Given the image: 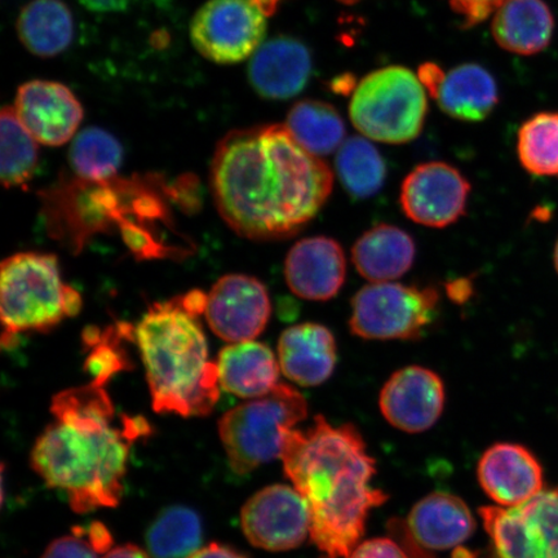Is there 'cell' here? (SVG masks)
<instances>
[{
    "instance_id": "cell-1",
    "label": "cell",
    "mask_w": 558,
    "mask_h": 558,
    "mask_svg": "<svg viewBox=\"0 0 558 558\" xmlns=\"http://www.w3.org/2000/svg\"><path fill=\"white\" fill-rule=\"evenodd\" d=\"M333 174L284 124L230 132L216 148L211 191L227 225L243 239L296 235L330 198Z\"/></svg>"
},
{
    "instance_id": "cell-2",
    "label": "cell",
    "mask_w": 558,
    "mask_h": 558,
    "mask_svg": "<svg viewBox=\"0 0 558 558\" xmlns=\"http://www.w3.org/2000/svg\"><path fill=\"white\" fill-rule=\"evenodd\" d=\"M105 387L93 380L56 395L54 421L32 451L34 471L47 485L64 492L78 513L120 504L131 446L150 434L142 416L122 415L116 422Z\"/></svg>"
},
{
    "instance_id": "cell-3",
    "label": "cell",
    "mask_w": 558,
    "mask_h": 558,
    "mask_svg": "<svg viewBox=\"0 0 558 558\" xmlns=\"http://www.w3.org/2000/svg\"><path fill=\"white\" fill-rule=\"evenodd\" d=\"M286 476L311 509V538L329 558L349 557L365 533L369 509L388 495L369 487L375 460L353 424L332 427L323 415L284 438Z\"/></svg>"
},
{
    "instance_id": "cell-4",
    "label": "cell",
    "mask_w": 558,
    "mask_h": 558,
    "mask_svg": "<svg viewBox=\"0 0 558 558\" xmlns=\"http://www.w3.org/2000/svg\"><path fill=\"white\" fill-rule=\"evenodd\" d=\"M197 317L178 298L153 305L136 326L135 339L157 413L205 416L219 400L218 364L209 361Z\"/></svg>"
},
{
    "instance_id": "cell-5",
    "label": "cell",
    "mask_w": 558,
    "mask_h": 558,
    "mask_svg": "<svg viewBox=\"0 0 558 558\" xmlns=\"http://www.w3.org/2000/svg\"><path fill=\"white\" fill-rule=\"evenodd\" d=\"M82 308L78 291L62 281L56 256L20 253L2 264L0 316L3 347H12L20 333L47 331Z\"/></svg>"
},
{
    "instance_id": "cell-6",
    "label": "cell",
    "mask_w": 558,
    "mask_h": 558,
    "mask_svg": "<svg viewBox=\"0 0 558 558\" xmlns=\"http://www.w3.org/2000/svg\"><path fill=\"white\" fill-rule=\"evenodd\" d=\"M306 415L304 396L288 384L229 410L220 418L219 435L232 470L246 474L281 458L286 436Z\"/></svg>"
},
{
    "instance_id": "cell-7",
    "label": "cell",
    "mask_w": 558,
    "mask_h": 558,
    "mask_svg": "<svg viewBox=\"0 0 558 558\" xmlns=\"http://www.w3.org/2000/svg\"><path fill=\"white\" fill-rule=\"evenodd\" d=\"M428 93L410 69L392 65L372 72L354 88L349 118L374 142L401 145L422 134Z\"/></svg>"
},
{
    "instance_id": "cell-8",
    "label": "cell",
    "mask_w": 558,
    "mask_h": 558,
    "mask_svg": "<svg viewBox=\"0 0 558 558\" xmlns=\"http://www.w3.org/2000/svg\"><path fill=\"white\" fill-rule=\"evenodd\" d=\"M349 327L365 340H414L435 323L439 294L435 288L369 283L352 299Z\"/></svg>"
},
{
    "instance_id": "cell-9",
    "label": "cell",
    "mask_w": 558,
    "mask_h": 558,
    "mask_svg": "<svg viewBox=\"0 0 558 558\" xmlns=\"http://www.w3.org/2000/svg\"><path fill=\"white\" fill-rule=\"evenodd\" d=\"M265 29V15L254 0H209L194 16L191 37L206 59L234 64L256 52Z\"/></svg>"
},
{
    "instance_id": "cell-10",
    "label": "cell",
    "mask_w": 558,
    "mask_h": 558,
    "mask_svg": "<svg viewBox=\"0 0 558 558\" xmlns=\"http://www.w3.org/2000/svg\"><path fill=\"white\" fill-rule=\"evenodd\" d=\"M241 525L247 541L257 548L274 553L294 549L311 535L308 501L295 487H265L242 508Z\"/></svg>"
},
{
    "instance_id": "cell-11",
    "label": "cell",
    "mask_w": 558,
    "mask_h": 558,
    "mask_svg": "<svg viewBox=\"0 0 558 558\" xmlns=\"http://www.w3.org/2000/svg\"><path fill=\"white\" fill-rule=\"evenodd\" d=\"M470 193L469 180L456 167L427 162L415 167L403 180L400 205L416 225L441 229L463 218Z\"/></svg>"
},
{
    "instance_id": "cell-12",
    "label": "cell",
    "mask_w": 558,
    "mask_h": 558,
    "mask_svg": "<svg viewBox=\"0 0 558 558\" xmlns=\"http://www.w3.org/2000/svg\"><path fill=\"white\" fill-rule=\"evenodd\" d=\"M270 313L268 290L254 277H222L207 295L205 316L209 329L229 343L259 337L269 323Z\"/></svg>"
},
{
    "instance_id": "cell-13",
    "label": "cell",
    "mask_w": 558,
    "mask_h": 558,
    "mask_svg": "<svg viewBox=\"0 0 558 558\" xmlns=\"http://www.w3.org/2000/svg\"><path fill=\"white\" fill-rule=\"evenodd\" d=\"M379 404L383 416L393 427L408 434H421L442 415V379L422 366L401 368L384 384Z\"/></svg>"
},
{
    "instance_id": "cell-14",
    "label": "cell",
    "mask_w": 558,
    "mask_h": 558,
    "mask_svg": "<svg viewBox=\"0 0 558 558\" xmlns=\"http://www.w3.org/2000/svg\"><path fill=\"white\" fill-rule=\"evenodd\" d=\"M16 116L39 144L64 145L83 120L81 102L58 82L32 81L17 90Z\"/></svg>"
},
{
    "instance_id": "cell-15",
    "label": "cell",
    "mask_w": 558,
    "mask_h": 558,
    "mask_svg": "<svg viewBox=\"0 0 558 558\" xmlns=\"http://www.w3.org/2000/svg\"><path fill=\"white\" fill-rule=\"evenodd\" d=\"M284 277L296 296L327 302L339 294L345 282L343 247L325 235L299 241L286 257Z\"/></svg>"
},
{
    "instance_id": "cell-16",
    "label": "cell",
    "mask_w": 558,
    "mask_h": 558,
    "mask_svg": "<svg viewBox=\"0 0 558 558\" xmlns=\"http://www.w3.org/2000/svg\"><path fill=\"white\" fill-rule=\"evenodd\" d=\"M478 481L501 507L525 505L543 490V470L532 452L521 445L497 444L481 458Z\"/></svg>"
},
{
    "instance_id": "cell-17",
    "label": "cell",
    "mask_w": 558,
    "mask_h": 558,
    "mask_svg": "<svg viewBox=\"0 0 558 558\" xmlns=\"http://www.w3.org/2000/svg\"><path fill=\"white\" fill-rule=\"evenodd\" d=\"M312 73L308 48L299 40L279 37L257 48L248 76L256 93L270 100H286L303 90Z\"/></svg>"
},
{
    "instance_id": "cell-18",
    "label": "cell",
    "mask_w": 558,
    "mask_h": 558,
    "mask_svg": "<svg viewBox=\"0 0 558 558\" xmlns=\"http://www.w3.org/2000/svg\"><path fill=\"white\" fill-rule=\"evenodd\" d=\"M278 360L286 378L299 386L317 387L330 379L337 366V340L323 325H295L279 338Z\"/></svg>"
},
{
    "instance_id": "cell-19",
    "label": "cell",
    "mask_w": 558,
    "mask_h": 558,
    "mask_svg": "<svg viewBox=\"0 0 558 558\" xmlns=\"http://www.w3.org/2000/svg\"><path fill=\"white\" fill-rule=\"evenodd\" d=\"M474 527L476 523L462 499L435 493L413 508L407 529L422 548L445 550L459 547L470 538Z\"/></svg>"
},
{
    "instance_id": "cell-20",
    "label": "cell",
    "mask_w": 558,
    "mask_h": 558,
    "mask_svg": "<svg viewBox=\"0 0 558 558\" xmlns=\"http://www.w3.org/2000/svg\"><path fill=\"white\" fill-rule=\"evenodd\" d=\"M555 19L543 0H507L493 15L494 40L505 51L532 56L553 40Z\"/></svg>"
},
{
    "instance_id": "cell-21",
    "label": "cell",
    "mask_w": 558,
    "mask_h": 558,
    "mask_svg": "<svg viewBox=\"0 0 558 558\" xmlns=\"http://www.w3.org/2000/svg\"><path fill=\"white\" fill-rule=\"evenodd\" d=\"M216 364L220 387L241 399H259L278 386L281 367L271 349L257 341L222 348Z\"/></svg>"
},
{
    "instance_id": "cell-22",
    "label": "cell",
    "mask_w": 558,
    "mask_h": 558,
    "mask_svg": "<svg viewBox=\"0 0 558 558\" xmlns=\"http://www.w3.org/2000/svg\"><path fill=\"white\" fill-rule=\"evenodd\" d=\"M415 255L413 236L389 225L367 230L352 248L355 269L372 283L392 282L407 275L413 267Z\"/></svg>"
},
{
    "instance_id": "cell-23",
    "label": "cell",
    "mask_w": 558,
    "mask_h": 558,
    "mask_svg": "<svg viewBox=\"0 0 558 558\" xmlns=\"http://www.w3.org/2000/svg\"><path fill=\"white\" fill-rule=\"evenodd\" d=\"M434 99L445 114L459 121L480 122L497 107L498 85L485 68L463 64L445 73Z\"/></svg>"
},
{
    "instance_id": "cell-24",
    "label": "cell",
    "mask_w": 558,
    "mask_h": 558,
    "mask_svg": "<svg viewBox=\"0 0 558 558\" xmlns=\"http://www.w3.org/2000/svg\"><path fill=\"white\" fill-rule=\"evenodd\" d=\"M17 33L21 44L32 53L52 58L72 44L73 16L61 0H34L21 11Z\"/></svg>"
},
{
    "instance_id": "cell-25",
    "label": "cell",
    "mask_w": 558,
    "mask_h": 558,
    "mask_svg": "<svg viewBox=\"0 0 558 558\" xmlns=\"http://www.w3.org/2000/svg\"><path fill=\"white\" fill-rule=\"evenodd\" d=\"M286 128L313 156H329L344 143L345 124L330 104L304 100L290 110Z\"/></svg>"
},
{
    "instance_id": "cell-26",
    "label": "cell",
    "mask_w": 558,
    "mask_h": 558,
    "mask_svg": "<svg viewBox=\"0 0 558 558\" xmlns=\"http://www.w3.org/2000/svg\"><path fill=\"white\" fill-rule=\"evenodd\" d=\"M335 167L344 190L355 199L373 197L381 190L387 177L380 153L361 136L345 140L338 150Z\"/></svg>"
},
{
    "instance_id": "cell-27",
    "label": "cell",
    "mask_w": 558,
    "mask_h": 558,
    "mask_svg": "<svg viewBox=\"0 0 558 558\" xmlns=\"http://www.w3.org/2000/svg\"><path fill=\"white\" fill-rule=\"evenodd\" d=\"M122 159L120 142L109 132L97 128L81 131L69 150L74 177L93 183L116 179Z\"/></svg>"
},
{
    "instance_id": "cell-28",
    "label": "cell",
    "mask_w": 558,
    "mask_h": 558,
    "mask_svg": "<svg viewBox=\"0 0 558 558\" xmlns=\"http://www.w3.org/2000/svg\"><path fill=\"white\" fill-rule=\"evenodd\" d=\"M202 542V522L191 508L165 509L146 533V544L155 558H190Z\"/></svg>"
},
{
    "instance_id": "cell-29",
    "label": "cell",
    "mask_w": 558,
    "mask_h": 558,
    "mask_svg": "<svg viewBox=\"0 0 558 558\" xmlns=\"http://www.w3.org/2000/svg\"><path fill=\"white\" fill-rule=\"evenodd\" d=\"M518 156L523 170L533 177H558V113L542 111L523 122Z\"/></svg>"
},
{
    "instance_id": "cell-30",
    "label": "cell",
    "mask_w": 558,
    "mask_h": 558,
    "mask_svg": "<svg viewBox=\"0 0 558 558\" xmlns=\"http://www.w3.org/2000/svg\"><path fill=\"white\" fill-rule=\"evenodd\" d=\"M2 159L0 177L5 187H23L33 178L38 166V142L20 122L15 109L5 107L0 117Z\"/></svg>"
},
{
    "instance_id": "cell-31",
    "label": "cell",
    "mask_w": 558,
    "mask_h": 558,
    "mask_svg": "<svg viewBox=\"0 0 558 558\" xmlns=\"http://www.w3.org/2000/svg\"><path fill=\"white\" fill-rule=\"evenodd\" d=\"M480 515L490 535L495 558H543L530 543L518 507H483Z\"/></svg>"
},
{
    "instance_id": "cell-32",
    "label": "cell",
    "mask_w": 558,
    "mask_h": 558,
    "mask_svg": "<svg viewBox=\"0 0 558 558\" xmlns=\"http://www.w3.org/2000/svg\"><path fill=\"white\" fill-rule=\"evenodd\" d=\"M523 522L544 558H558V486L519 506Z\"/></svg>"
},
{
    "instance_id": "cell-33",
    "label": "cell",
    "mask_w": 558,
    "mask_h": 558,
    "mask_svg": "<svg viewBox=\"0 0 558 558\" xmlns=\"http://www.w3.org/2000/svg\"><path fill=\"white\" fill-rule=\"evenodd\" d=\"M99 548L88 534L87 526H76L72 534L53 541L40 558H100Z\"/></svg>"
},
{
    "instance_id": "cell-34",
    "label": "cell",
    "mask_w": 558,
    "mask_h": 558,
    "mask_svg": "<svg viewBox=\"0 0 558 558\" xmlns=\"http://www.w3.org/2000/svg\"><path fill=\"white\" fill-rule=\"evenodd\" d=\"M89 341H95V349L89 354L86 367L93 375V380L108 384L114 374L122 372L124 368L122 354L114 344L117 340L111 339V343H108V338L101 340L100 344H97L94 339H89Z\"/></svg>"
},
{
    "instance_id": "cell-35",
    "label": "cell",
    "mask_w": 558,
    "mask_h": 558,
    "mask_svg": "<svg viewBox=\"0 0 558 558\" xmlns=\"http://www.w3.org/2000/svg\"><path fill=\"white\" fill-rule=\"evenodd\" d=\"M348 558H430L421 553H410L401 543L393 539H373L360 544Z\"/></svg>"
},
{
    "instance_id": "cell-36",
    "label": "cell",
    "mask_w": 558,
    "mask_h": 558,
    "mask_svg": "<svg viewBox=\"0 0 558 558\" xmlns=\"http://www.w3.org/2000/svg\"><path fill=\"white\" fill-rule=\"evenodd\" d=\"M507 0H448L451 10L462 19L464 27H473L490 19Z\"/></svg>"
},
{
    "instance_id": "cell-37",
    "label": "cell",
    "mask_w": 558,
    "mask_h": 558,
    "mask_svg": "<svg viewBox=\"0 0 558 558\" xmlns=\"http://www.w3.org/2000/svg\"><path fill=\"white\" fill-rule=\"evenodd\" d=\"M80 3L90 12L111 13L130 9L135 0H80Z\"/></svg>"
},
{
    "instance_id": "cell-38",
    "label": "cell",
    "mask_w": 558,
    "mask_h": 558,
    "mask_svg": "<svg viewBox=\"0 0 558 558\" xmlns=\"http://www.w3.org/2000/svg\"><path fill=\"white\" fill-rule=\"evenodd\" d=\"M190 558H247L236 553V550L221 546V544L213 543L205 548H201Z\"/></svg>"
},
{
    "instance_id": "cell-39",
    "label": "cell",
    "mask_w": 558,
    "mask_h": 558,
    "mask_svg": "<svg viewBox=\"0 0 558 558\" xmlns=\"http://www.w3.org/2000/svg\"><path fill=\"white\" fill-rule=\"evenodd\" d=\"M102 558H151L142 548L134 544H125V546L111 548Z\"/></svg>"
},
{
    "instance_id": "cell-40",
    "label": "cell",
    "mask_w": 558,
    "mask_h": 558,
    "mask_svg": "<svg viewBox=\"0 0 558 558\" xmlns=\"http://www.w3.org/2000/svg\"><path fill=\"white\" fill-rule=\"evenodd\" d=\"M453 558H474L472 554L469 553V550L459 549L456 555H453Z\"/></svg>"
},
{
    "instance_id": "cell-41",
    "label": "cell",
    "mask_w": 558,
    "mask_h": 558,
    "mask_svg": "<svg viewBox=\"0 0 558 558\" xmlns=\"http://www.w3.org/2000/svg\"><path fill=\"white\" fill-rule=\"evenodd\" d=\"M554 264H555V269L558 275V240L556 241L555 250H554Z\"/></svg>"
},
{
    "instance_id": "cell-42",
    "label": "cell",
    "mask_w": 558,
    "mask_h": 558,
    "mask_svg": "<svg viewBox=\"0 0 558 558\" xmlns=\"http://www.w3.org/2000/svg\"><path fill=\"white\" fill-rule=\"evenodd\" d=\"M339 2H341V3H343V4L352 5V4H354V3L360 2V0H339Z\"/></svg>"
}]
</instances>
